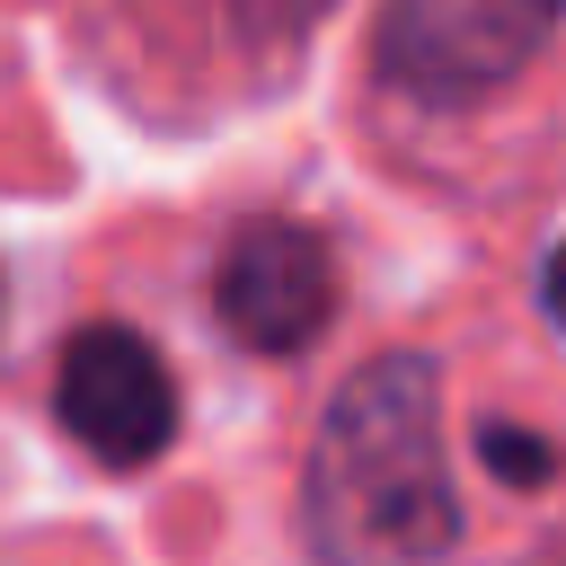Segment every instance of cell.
<instances>
[{"instance_id":"6da1fadb","label":"cell","mask_w":566,"mask_h":566,"mask_svg":"<svg viewBox=\"0 0 566 566\" xmlns=\"http://www.w3.org/2000/svg\"><path fill=\"white\" fill-rule=\"evenodd\" d=\"M301 504L336 566H433L460 548V486L424 354H380L327 398Z\"/></svg>"},{"instance_id":"7a4b0ae2","label":"cell","mask_w":566,"mask_h":566,"mask_svg":"<svg viewBox=\"0 0 566 566\" xmlns=\"http://www.w3.org/2000/svg\"><path fill=\"white\" fill-rule=\"evenodd\" d=\"M557 27L566 0H380V71L416 106H469L522 80Z\"/></svg>"},{"instance_id":"3957f363","label":"cell","mask_w":566,"mask_h":566,"mask_svg":"<svg viewBox=\"0 0 566 566\" xmlns=\"http://www.w3.org/2000/svg\"><path fill=\"white\" fill-rule=\"evenodd\" d=\"M53 407L71 424V442L106 469H142L177 442V380L159 363V345L124 318H88L71 345H62V371H53Z\"/></svg>"},{"instance_id":"277c9868","label":"cell","mask_w":566,"mask_h":566,"mask_svg":"<svg viewBox=\"0 0 566 566\" xmlns=\"http://www.w3.org/2000/svg\"><path fill=\"white\" fill-rule=\"evenodd\" d=\"M212 310H221L230 345H248V354H301L327 327V310H336V256H327V239L301 230V221H248L221 248Z\"/></svg>"},{"instance_id":"5b68a950","label":"cell","mask_w":566,"mask_h":566,"mask_svg":"<svg viewBox=\"0 0 566 566\" xmlns=\"http://www.w3.org/2000/svg\"><path fill=\"white\" fill-rule=\"evenodd\" d=\"M478 451H486V460H495V478H513V486H539V478H548V442H522L513 424H486V433H478Z\"/></svg>"},{"instance_id":"8992f818","label":"cell","mask_w":566,"mask_h":566,"mask_svg":"<svg viewBox=\"0 0 566 566\" xmlns=\"http://www.w3.org/2000/svg\"><path fill=\"white\" fill-rule=\"evenodd\" d=\"M539 310L566 327V239H557V248H548V265H539Z\"/></svg>"}]
</instances>
